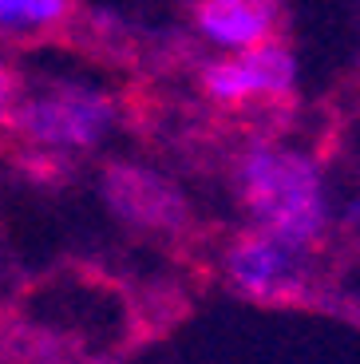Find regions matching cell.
I'll return each mask as SVG.
<instances>
[{"label": "cell", "mask_w": 360, "mask_h": 364, "mask_svg": "<svg viewBox=\"0 0 360 364\" xmlns=\"http://www.w3.org/2000/svg\"><path fill=\"white\" fill-rule=\"evenodd\" d=\"M238 191L258 230L309 250L324 234L321 166L301 151L253 146L238 163Z\"/></svg>", "instance_id": "1"}, {"label": "cell", "mask_w": 360, "mask_h": 364, "mask_svg": "<svg viewBox=\"0 0 360 364\" xmlns=\"http://www.w3.org/2000/svg\"><path fill=\"white\" fill-rule=\"evenodd\" d=\"M9 123L36 151H88L115 123V103L95 87L60 83L32 100H16Z\"/></svg>", "instance_id": "2"}, {"label": "cell", "mask_w": 360, "mask_h": 364, "mask_svg": "<svg viewBox=\"0 0 360 364\" xmlns=\"http://www.w3.org/2000/svg\"><path fill=\"white\" fill-rule=\"evenodd\" d=\"M297 80L293 52L277 36L261 40L253 48H242L230 60L206 64L202 72V91L222 107H242L253 100H285Z\"/></svg>", "instance_id": "3"}, {"label": "cell", "mask_w": 360, "mask_h": 364, "mask_svg": "<svg viewBox=\"0 0 360 364\" xmlns=\"http://www.w3.org/2000/svg\"><path fill=\"white\" fill-rule=\"evenodd\" d=\"M226 273L253 301L285 305L305 297V250L289 246L265 230L238 237L226 254Z\"/></svg>", "instance_id": "4"}, {"label": "cell", "mask_w": 360, "mask_h": 364, "mask_svg": "<svg viewBox=\"0 0 360 364\" xmlns=\"http://www.w3.org/2000/svg\"><path fill=\"white\" fill-rule=\"evenodd\" d=\"M103 194H107V206L131 226L174 230L186 222L182 194L171 182H162L159 174L139 171V166H111L103 178Z\"/></svg>", "instance_id": "5"}, {"label": "cell", "mask_w": 360, "mask_h": 364, "mask_svg": "<svg viewBox=\"0 0 360 364\" xmlns=\"http://www.w3.org/2000/svg\"><path fill=\"white\" fill-rule=\"evenodd\" d=\"M281 0H194V28L210 44L242 52L277 36Z\"/></svg>", "instance_id": "6"}, {"label": "cell", "mask_w": 360, "mask_h": 364, "mask_svg": "<svg viewBox=\"0 0 360 364\" xmlns=\"http://www.w3.org/2000/svg\"><path fill=\"white\" fill-rule=\"evenodd\" d=\"M72 16V0H0L4 32H48Z\"/></svg>", "instance_id": "7"}, {"label": "cell", "mask_w": 360, "mask_h": 364, "mask_svg": "<svg viewBox=\"0 0 360 364\" xmlns=\"http://www.w3.org/2000/svg\"><path fill=\"white\" fill-rule=\"evenodd\" d=\"M16 100H20V80H16V72L0 60V119H9V111Z\"/></svg>", "instance_id": "8"}]
</instances>
